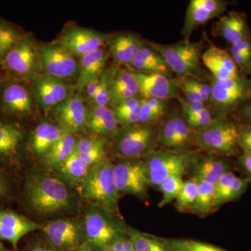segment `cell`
<instances>
[{"instance_id":"1","label":"cell","mask_w":251,"mask_h":251,"mask_svg":"<svg viewBox=\"0 0 251 251\" xmlns=\"http://www.w3.org/2000/svg\"><path fill=\"white\" fill-rule=\"evenodd\" d=\"M25 197L31 209L41 214L60 212L72 204V195L65 183L59 178L44 173L28 177Z\"/></svg>"},{"instance_id":"2","label":"cell","mask_w":251,"mask_h":251,"mask_svg":"<svg viewBox=\"0 0 251 251\" xmlns=\"http://www.w3.org/2000/svg\"><path fill=\"white\" fill-rule=\"evenodd\" d=\"M156 50L165 59L171 70L179 77H192L202 82L206 77L201 67L204 49L203 41H191L184 39L172 44L146 42Z\"/></svg>"},{"instance_id":"3","label":"cell","mask_w":251,"mask_h":251,"mask_svg":"<svg viewBox=\"0 0 251 251\" xmlns=\"http://www.w3.org/2000/svg\"><path fill=\"white\" fill-rule=\"evenodd\" d=\"M80 194L85 201L110 211L116 209L119 193L113 174V163L108 159L92 167L90 174L80 184Z\"/></svg>"},{"instance_id":"4","label":"cell","mask_w":251,"mask_h":251,"mask_svg":"<svg viewBox=\"0 0 251 251\" xmlns=\"http://www.w3.org/2000/svg\"><path fill=\"white\" fill-rule=\"evenodd\" d=\"M195 141L205 151L224 156H235L240 151L238 123L218 117L202 129L195 130Z\"/></svg>"},{"instance_id":"5","label":"cell","mask_w":251,"mask_h":251,"mask_svg":"<svg viewBox=\"0 0 251 251\" xmlns=\"http://www.w3.org/2000/svg\"><path fill=\"white\" fill-rule=\"evenodd\" d=\"M113 139L114 151L117 156L124 159H140L156 150L158 128L141 124L122 126Z\"/></svg>"},{"instance_id":"6","label":"cell","mask_w":251,"mask_h":251,"mask_svg":"<svg viewBox=\"0 0 251 251\" xmlns=\"http://www.w3.org/2000/svg\"><path fill=\"white\" fill-rule=\"evenodd\" d=\"M110 213L99 206H94L86 214L83 223L85 245L91 250L103 251L128 233Z\"/></svg>"},{"instance_id":"7","label":"cell","mask_w":251,"mask_h":251,"mask_svg":"<svg viewBox=\"0 0 251 251\" xmlns=\"http://www.w3.org/2000/svg\"><path fill=\"white\" fill-rule=\"evenodd\" d=\"M39 64V53L35 41L32 36L27 34L6 54L0 63V68L5 77L27 82L37 76Z\"/></svg>"},{"instance_id":"8","label":"cell","mask_w":251,"mask_h":251,"mask_svg":"<svg viewBox=\"0 0 251 251\" xmlns=\"http://www.w3.org/2000/svg\"><path fill=\"white\" fill-rule=\"evenodd\" d=\"M191 152H175L165 150L150 151L145 157L150 186L158 188L172 175L184 176L194 158Z\"/></svg>"},{"instance_id":"9","label":"cell","mask_w":251,"mask_h":251,"mask_svg":"<svg viewBox=\"0 0 251 251\" xmlns=\"http://www.w3.org/2000/svg\"><path fill=\"white\" fill-rule=\"evenodd\" d=\"M211 87L210 101L218 117H224L235 111L241 103L251 98V80L240 75L234 78L218 80L209 78Z\"/></svg>"},{"instance_id":"10","label":"cell","mask_w":251,"mask_h":251,"mask_svg":"<svg viewBox=\"0 0 251 251\" xmlns=\"http://www.w3.org/2000/svg\"><path fill=\"white\" fill-rule=\"evenodd\" d=\"M25 81L4 77L0 83V117L25 118L34 111L32 95Z\"/></svg>"},{"instance_id":"11","label":"cell","mask_w":251,"mask_h":251,"mask_svg":"<svg viewBox=\"0 0 251 251\" xmlns=\"http://www.w3.org/2000/svg\"><path fill=\"white\" fill-rule=\"evenodd\" d=\"M113 174L119 194L145 198L150 186L148 170L141 159H124L113 163Z\"/></svg>"},{"instance_id":"12","label":"cell","mask_w":251,"mask_h":251,"mask_svg":"<svg viewBox=\"0 0 251 251\" xmlns=\"http://www.w3.org/2000/svg\"><path fill=\"white\" fill-rule=\"evenodd\" d=\"M48 245L55 251H70L85 244L83 224L76 219H62L42 227Z\"/></svg>"},{"instance_id":"13","label":"cell","mask_w":251,"mask_h":251,"mask_svg":"<svg viewBox=\"0 0 251 251\" xmlns=\"http://www.w3.org/2000/svg\"><path fill=\"white\" fill-rule=\"evenodd\" d=\"M39 53L44 74L65 81L77 77V57L57 43L44 44Z\"/></svg>"},{"instance_id":"14","label":"cell","mask_w":251,"mask_h":251,"mask_svg":"<svg viewBox=\"0 0 251 251\" xmlns=\"http://www.w3.org/2000/svg\"><path fill=\"white\" fill-rule=\"evenodd\" d=\"M108 37L93 29L73 27L63 31L57 43L75 57H82L101 49Z\"/></svg>"},{"instance_id":"15","label":"cell","mask_w":251,"mask_h":251,"mask_svg":"<svg viewBox=\"0 0 251 251\" xmlns=\"http://www.w3.org/2000/svg\"><path fill=\"white\" fill-rule=\"evenodd\" d=\"M132 72L138 82L140 94L143 98L166 100L179 97L180 77L170 78L161 74Z\"/></svg>"},{"instance_id":"16","label":"cell","mask_w":251,"mask_h":251,"mask_svg":"<svg viewBox=\"0 0 251 251\" xmlns=\"http://www.w3.org/2000/svg\"><path fill=\"white\" fill-rule=\"evenodd\" d=\"M229 2L224 0H191L186 9L181 34L190 39L193 30L225 12Z\"/></svg>"},{"instance_id":"17","label":"cell","mask_w":251,"mask_h":251,"mask_svg":"<svg viewBox=\"0 0 251 251\" xmlns=\"http://www.w3.org/2000/svg\"><path fill=\"white\" fill-rule=\"evenodd\" d=\"M70 86L65 80L43 74L33 80V92L41 106L45 110L53 109L69 98Z\"/></svg>"},{"instance_id":"18","label":"cell","mask_w":251,"mask_h":251,"mask_svg":"<svg viewBox=\"0 0 251 251\" xmlns=\"http://www.w3.org/2000/svg\"><path fill=\"white\" fill-rule=\"evenodd\" d=\"M52 110L54 119L63 130L72 133L85 130L87 110L80 94H72Z\"/></svg>"},{"instance_id":"19","label":"cell","mask_w":251,"mask_h":251,"mask_svg":"<svg viewBox=\"0 0 251 251\" xmlns=\"http://www.w3.org/2000/svg\"><path fill=\"white\" fill-rule=\"evenodd\" d=\"M42 227L41 224L14 211L0 210V240L9 242L14 247L23 237Z\"/></svg>"},{"instance_id":"20","label":"cell","mask_w":251,"mask_h":251,"mask_svg":"<svg viewBox=\"0 0 251 251\" xmlns=\"http://www.w3.org/2000/svg\"><path fill=\"white\" fill-rule=\"evenodd\" d=\"M25 131L18 120L0 117V161H14L19 156Z\"/></svg>"},{"instance_id":"21","label":"cell","mask_w":251,"mask_h":251,"mask_svg":"<svg viewBox=\"0 0 251 251\" xmlns=\"http://www.w3.org/2000/svg\"><path fill=\"white\" fill-rule=\"evenodd\" d=\"M204 65L211 72V76L218 80L240 76L239 69L228 51L211 44L202 56Z\"/></svg>"},{"instance_id":"22","label":"cell","mask_w":251,"mask_h":251,"mask_svg":"<svg viewBox=\"0 0 251 251\" xmlns=\"http://www.w3.org/2000/svg\"><path fill=\"white\" fill-rule=\"evenodd\" d=\"M215 37H223L232 45L244 39H251V30L244 15L229 11L221 16L211 29Z\"/></svg>"},{"instance_id":"23","label":"cell","mask_w":251,"mask_h":251,"mask_svg":"<svg viewBox=\"0 0 251 251\" xmlns=\"http://www.w3.org/2000/svg\"><path fill=\"white\" fill-rule=\"evenodd\" d=\"M193 177L198 181L215 185L226 173L231 171L227 160L216 156L195 157L191 163Z\"/></svg>"},{"instance_id":"24","label":"cell","mask_w":251,"mask_h":251,"mask_svg":"<svg viewBox=\"0 0 251 251\" xmlns=\"http://www.w3.org/2000/svg\"><path fill=\"white\" fill-rule=\"evenodd\" d=\"M108 57V51L101 48L92 53L80 57L75 85V89L77 91L84 90L92 81L100 78L105 71Z\"/></svg>"},{"instance_id":"25","label":"cell","mask_w":251,"mask_h":251,"mask_svg":"<svg viewBox=\"0 0 251 251\" xmlns=\"http://www.w3.org/2000/svg\"><path fill=\"white\" fill-rule=\"evenodd\" d=\"M107 42L114 59L119 64L128 66L145 44L140 36L131 33H120L108 36Z\"/></svg>"},{"instance_id":"26","label":"cell","mask_w":251,"mask_h":251,"mask_svg":"<svg viewBox=\"0 0 251 251\" xmlns=\"http://www.w3.org/2000/svg\"><path fill=\"white\" fill-rule=\"evenodd\" d=\"M251 182V178L239 177L232 171L225 174L215 184L214 209L239 199Z\"/></svg>"},{"instance_id":"27","label":"cell","mask_w":251,"mask_h":251,"mask_svg":"<svg viewBox=\"0 0 251 251\" xmlns=\"http://www.w3.org/2000/svg\"><path fill=\"white\" fill-rule=\"evenodd\" d=\"M86 128L100 138H113L118 128L113 110L108 107H96L87 110Z\"/></svg>"},{"instance_id":"28","label":"cell","mask_w":251,"mask_h":251,"mask_svg":"<svg viewBox=\"0 0 251 251\" xmlns=\"http://www.w3.org/2000/svg\"><path fill=\"white\" fill-rule=\"evenodd\" d=\"M59 126L43 122L36 127L31 135L29 146L36 156L44 157L65 133Z\"/></svg>"},{"instance_id":"29","label":"cell","mask_w":251,"mask_h":251,"mask_svg":"<svg viewBox=\"0 0 251 251\" xmlns=\"http://www.w3.org/2000/svg\"><path fill=\"white\" fill-rule=\"evenodd\" d=\"M77 140L74 133L66 131L62 138L43 157L44 164L49 169H56L75 152Z\"/></svg>"},{"instance_id":"30","label":"cell","mask_w":251,"mask_h":251,"mask_svg":"<svg viewBox=\"0 0 251 251\" xmlns=\"http://www.w3.org/2000/svg\"><path fill=\"white\" fill-rule=\"evenodd\" d=\"M27 34L21 27L0 18V63Z\"/></svg>"},{"instance_id":"31","label":"cell","mask_w":251,"mask_h":251,"mask_svg":"<svg viewBox=\"0 0 251 251\" xmlns=\"http://www.w3.org/2000/svg\"><path fill=\"white\" fill-rule=\"evenodd\" d=\"M92 168L80 159L77 153L72 156L57 168V171L64 179L72 183L81 184L90 174Z\"/></svg>"},{"instance_id":"32","label":"cell","mask_w":251,"mask_h":251,"mask_svg":"<svg viewBox=\"0 0 251 251\" xmlns=\"http://www.w3.org/2000/svg\"><path fill=\"white\" fill-rule=\"evenodd\" d=\"M135 251H172L167 239L143 233L135 229L128 231Z\"/></svg>"},{"instance_id":"33","label":"cell","mask_w":251,"mask_h":251,"mask_svg":"<svg viewBox=\"0 0 251 251\" xmlns=\"http://www.w3.org/2000/svg\"><path fill=\"white\" fill-rule=\"evenodd\" d=\"M215 185L199 181L196 201L191 208V212L200 216H207L214 209Z\"/></svg>"},{"instance_id":"34","label":"cell","mask_w":251,"mask_h":251,"mask_svg":"<svg viewBox=\"0 0 251 251\" xmlns=\"http://www.w3.org/2000/svg\"><path fill=\"white\" fill-rule=\"evenodd\" d=\"M174 122L176 138V148L178 152H187L186 150L190 148L195 141V132L188 126L184 115L178 112L172 115Z\"/></svg>"},{"instance_id":"35","label":"cell","mask_w":251,"mask_h":251,"mask_svg":"<svg viewBox=\"0 0 251 251\" xmlns=\"http://www.w3.org/2000/svg\"><path fill=\"white\" fill-rule=\"evenodd\" d=\"M109 71L111 87L129 91L136 97L140 95L139 87L133 72L120 68Z\"/></svg>"},{"instance_id":"36","label":"cell","mask_w":251,"mask_h":251,"mask_svg":"<svg viewBox=\"0 0 251 251\" xmlns=\"http://www.w3.org/2000/svg\"><path fill=\"white\" fill-rule=\"evenodd\" d=\"M182 175H172L162 182L158 189L163 193L161 201L158 203L159 207L168 205L179 196L184 185Z\"/></svg>"},{"instance_id":"37","label":"cell","mask_w":251,"mask_h":251,"mask_svg":"<svg viewBox=\"0 0 251 251\" xmlns=\"http://www.w3.org/2000/svg\"><path fill=\"white\" fill-rule=\"evenodd\" d=\"M198 184L199 181L193 177L184 181L179 196L175 200V207L178 211L191 210L197 196Z\"/></svg>"},{"instance_id":"38","label":"cell","mask_w":251,"mask_h":251,"mask_svg":"<svg viewBox=\"0 0 251 251\" xmlns=\"http://www.w3.org/2000/svg\"><path fill=\"white\" fill-rule=\"evenodd\" d=\"M172 251H229L209 243L188 239H167Z\"/></svg>"},{"instance_id":"39","label":"cell","mask_w":251,"mask_h":251,"mask_svg":"<svg viewBox=\"0 0 251 251\" xmlns=\"http://www.w3.org/2000/svg\"><path fill=\"white\" fill-rule=\"evenodd\" d=\"M158 145L163 148L162 150L178 152L176 133L172 115L167 117L158 127Z\"/></svg>"},{"instance_id":"40","label":"cell","mask_w":251,"mask_h":251,"mask_svg":"<svg viewBox=\"0 0 251 251\" xmlns=\"http://www.w3.org/2000/svg\"><path fill=\"white\" fill-rule=\"evenodd\" d=\"M110 99V71H104L99 79L98 91L92 103L96 107H108Z\"/></svg>"},{"instance_id":"41","label":"cell","mask_w":251,"mask_h":251,"mask_svg":"<svg viewBox=\"0 0 251 251\" xmlns=\"http://www.w3.org/2000/svg\"><path fill=\"white\" fill-rule=\"evenodd\" d=\"M184 118L188 126L193 130L202 129L211 125L215 119L213 118L210 110L207 108L198 113L184 117Z\"/></svg>"},{"instance_id":"42","label":"cell","mask_w":251,"mask_h":251,"mask_svg":"<svg viewBox=\"0 0 251 251\" xmlns=\"http://www.w3.org/2000/svg\"><path fill=\"white\" fill-rule=\"evenodd\" d=\"M105 148V140L100 137H82L77 140L75 152L87 153Z\"/></svg>"},{"instance_id":"43","label":"cell","mask_w":251,"mask_h":251,"mask_svg":"<svg viewBox=\"0 0 251 251\" xmlns=\"http://www.w3.org/2000/svg\"><path fill=\"white\" fill-rule=\"evenodd\" d=\"M161 117L153 111L146 99L142 98L140 105L138 124L146 125H155L161 120Z\"/></svg>"},{"instance_id":"44","label":"cell","mask_w":251,"mask_h":251,"mask_svg":"<svg viewBox=\"0 0 251 251\" xmlns=\"http://www.w3.org/2000/svg\"><path fill=\"white\" fill-rule=\"evenodd\" d=\"M134 97H136L129 91L110 86V105L114 108Z\"/></svg>"},{"instance_id":"45","label":"cell","mask_w":251,"mask_h":251,"mask_svg":"<svg viewBox=\"0 0 251 251\" xmlns=\"http://www.w3.org/2000/svg\"><path fill=\"white\" fill-rule=\"evenodd\" d=\"M238 128L241 151L251 153V125L238 123Z\"/></svg>"},{"instance_id":"46","label":"cell","mask_w":251,"mask_h":251,"mask_svg":"<svg viewBox=\"0 0 251 251\" xmlns=\"http://www.w3.org/2000/svg\"><path fill=\"white\" fill-rule=\"evenodd\" d=\"M181 78L182 79L184 84L199 92L202 96L205 102L210 100L211 87L209 84L208 85V84L204 83V82L196 80L192 77H181Z\"/></svg>"},{"instance_id":"47","label":"cell","mask_w":251,"mask_h":251,"mask_svg":"<svg viewBox=\"0 0 251 251\" xmlns=\"http://www.w3.org/2000/svg\"><path fill=\"white\" fill-rule=\"evenodd\" d=\"M233 113L239 123L251 125V98L241 103Z\"/></svg>"},{"instance_id":"48","label":"cell","mask_w":251,"mask_h":251,"mask_svg":"<svg viewBox=\"0 0 251 251\" xmlns=\"http://www.w3.org/2000/svg\"><path fill=\"white\" fill-rule=\"evenodd\" d=\"M101 251H135L133 241L129 235L120 237Z\"/></svg>"},{"instance_id":"49","label":"cell","mask_w":251,"mask_h":251,"mask_svg":"<svg viewBox=\"0 0 251 251\" xmlns=\"http://www.w3.org/2000/svg\"><path fill=\"white\" fill-rule=\"evenodd\" d=\"M176 99L182 107L183 115L184 117L198 113L206 108L205 104L203 102H190L180 97H176Z\"/></svg>"},{"instance_id":"50","label":"cell","mask_w":251,"mask_h":251,"mask_svg":"<svg viewBox=\"0 0 251 251\" xmlns=\"http://www.w3.org/2000/svg\"><path fill=\"white\" fill-rule=\"evenodd\" d=\"M180 80H181L180 91L184 94L185 97H186L185 99L186 100L190 102H203V103H205V100L199 92L184 84L181 77H180Z\"/></svg>"},{"instance_id":"51","label":"cell","mask_w":251,"mask_h":251,"mask_svg":"<svg viewBox=\"0 0 251 251\" xmlns=\"http://www.w3.org/2000/svg\"><path fill=\"white\" fill-rule=\"evenodd\" d=\"M229 53L251 54V38L232 44Z\"/></svg>"},{"instance_id":"52","label":"cell","mask_w":251,"mask_h":251,"mask_svg":"<svg viewBox=\"0 0 251 251\" xmlns=\"http://www.w3.org/2000/svg\"><path fill=\"white\" fill-rule=\"evenodd\" d=\"M238 164L244 173L247 175V177L251 179V153L242 152L238 158Z\"/></svg>"},{"instance_id":"53","label":"cell","mask_w":251,"mask_h":251,"mask_svg":"<svg viewBox=\"0 0 251 251\" xmlns=\"http://www.w3.org/2000/svg\"><path fill=\"white\" fill-rule=\"evenodd\" d=\"M99 79H96L92 82H90L86 86L85 90V98L89 101H93L96 95H97V91H98Z\"/></svg>"},{"instance_id":"54","label":"cell","mask_w":251,"mask_h":251,"mask_svg":"<svg viewBox=\"0 0 251 251\" xmlns=\"http://www.w3.org/2000/svg\"><path fill=\"white\" fill-rule=\"evenodd\" d=\"M29 251H55L51 249L48 244H44L41 242H36L31 246Z\"/></svg>"},{"instance_id":"55","label":"cell","mask_w":251,"mask_h":251,"mask_svg":"<svg viewBox=\"0 0 251 251\" xmlns=\"http://www.w3.org/2000/svg\"><path fill=\"white\" fill-rule=\"evenodd\" d=\"M7 189V184H6L4 177L0 175V198L3 197L6 194Z\"/></svg>"},{"instance_id":"56","label":"cell","mask_w":251,"mask_h":251,"mask_svg":"<svg viewBox=\"0 0 251 251\" xmlns=\"http://www.w3.org/2000/svg\"><path fill=\"white\" fill-rule=\"evenodd\" d=\"M70 251H94L91 250L90 249H89L88 247H86L85 245L82 246L80 248H77L76 249H74V250Z\"/></svg>"},{"instance_id":"57","label":"cell","mask_w":251,"mask_h":251,"mask_svg":"<svg viewBox=\"0 0 251 251\" xmlns=\"http://www.w3.org/2000/svg\"><path fill=\"white\" fill-rule=\"evenodd\" d=\"M0 251H17L16 250H13V249H10L9 248L5 247L2 244L0 243Z\"/></svg>"},{"instance_id":"58","label":"cell","mask_w":251,"mask_h":251,"mask_svg":"<svg viewBox=\"0 0 251 251\" xmlns=\"http://www.w3.org/2000/svg\"><path fill=\"white\" fill-rule=\"evenodd\" d=\"M4 74H3L2 71H1V68H0V83H1L3 79L4 78Z\"/></svg>"},{"instance_id":"59","label":"cell","mask_w":251,"mask_h":251,"mask_svg":"<svg viewBox=\"0 0 251 251\" xmlns=\"http://www.w3.org/2000/svg\"></svg>"}]
</instances>
